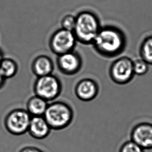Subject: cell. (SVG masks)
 <instances>
[{
  "mask_svg": "<svg viewBox=\"0 0 152 152\" xmlns=\"http://www.w3.org/2000/svg\"><path fill=\"white\" fill-rule=\"evenodd\" d=\"M54 67V64L51 58L47 55H41L33 60L31 69L33 74L39 77L52 74Z\"/></svg>",
  "mask_w": 152,
  "mask_h": 152,
  "instance_id": "obj_12",
  "label": "cell"
},
{
  "mask_svg": "<svg viewBox=\"0 0 152 152\" xmlns=\"http://www.w3.org/2000/svg\"><path fill=\"white\" fill-rule=\"evenodd\" d=\"M130 137L132 141L145 149L152 148V124L142 122L132 129Z\"/></svg>",
  "mask_w": 152,
  "mask_h": 152,
  "instance_id": "obj_10",
  "label": "cell"
},
{
  "mask_svg": "<svg viewBox=\"0 0 152 152\" xmlns=\"http://www.w3.org/2000/svg\"><path fill=\"white\" fill-rule=\"evenodd\" d=\"M99 93V86L96 80L93 78H84L76 83L74 93L79 100L89 102L94 100Z\"/></svg>",
  "mask_w": 152,
  "mask_h": 152,
  "instance_id": "obj_9",
  "label": "cell"
},
{
  "mask_svg": "<svg viewBox=\"0 0 152 152\" xmlns=\"http://www.w3.org/2000/svg\"><path fill=\"white\" fill-rule=\"evenodd\" d=\"M125 33L118 27L112 25L101 27L92 45L95 51L102 57H117L127 46Z\"/></svg>",
  "mask_w": 152,
  "mask_h": 152,
  "instance_id": "obj_1",
  "label": "cell"
},
{
  "mask_svg": "<svg viewBox=\"0 0 152 152\" xmlns=\"http://www.w3.org/2000/svg\"><path fill=\"white\" fill-rule=\"evenodd\" d=\"M31 115L27 110L16 109L11 111L5 119V126L10 134L20 136L28 131Z\"/></svg>",
  "mask_w": 152,
  "mask_h": 152,
  "instance_id": "obj_7",
  "label": "cell"
},
{
  "mask_svg": "<svg viewBox=\"0 0 152 152\" xmlns=\"http://www.w3.org/2000/svg\"><path fill=\"white\" fill-rule=\"evenodd\" d=\"M140 58L149 65H152V35H148L143 39L139 48Z\"/></svg>",
  "mask_w": 152,
  "mask_h": 152,
  "instance_id": "obj_14",
  "label": "cell"
},
{
  "mask_svg": "<svg viewBox=\"0 0 152 152\" xmlns=\"http://www.w3.org/2000/svg\"><path fill=\"white\" fill-rule=\"evenodd\" d=\"M51 130L44 116H32L28 132L32 138L43 140L50 135Z\"/></svg>",
  "mask_w": 152,
  "mask_h": 152,
  "instance_id": "obj_11",
  "label": "cell"
},
{
  "mask_svg": "<svg viewBox=\"0 0 152 152\" xmlns=\"http://www.w3.org/2000/svg\"><path fill=\"white\" fill-rule=\"evenodd\" d=\"M144 150L132 140L124 143L119 152H144Z\"/></svg>",
  "mask_w": 152,
  "mask_h": 152,
  "instance_id": "obj_18",
  "label": "cell"
},
{
  "mask_svg": "<svg viewBox=\"0 0 152 152\" xmlns=\"http://www.w3.org/2000/svg\"><path fill=\"white\" fill-rule=\"evenodd\" d=\"M77 42L73 31L60 28L51 35L49 40V48L50 51L58 56L74 50Z\"/></svg>",
  "mask_w": 152,
  "mask_h": 152,
  "instance_id": "obj_6",
  "label": "cell"
},
{
  "mask_svg": "<svg viewBox=\"0 0 152 152\" xmlns=\"http://www.w3.org/2000/svg\"><path fill=\"white\" fill-rule=\"evenodd\" d=\"M48 104L45 100L34 95L28 101L27 111L31 116H43Z\"/></svg>",
  "mask_w": 152,
  "mask_h": 152,
  "instance_id": "obj_13",
  "label": "cell"
},
{
  "mask_svg": "<svg viewBox=\"0 0 152 152\" xmlns=\"http://www.w3.org/2000/svg\"><path fill=\"white\" fill-rule=\"evenodd\" d=\"M134 75L133 60L127 56L118 58L109 68V76L116 84H127L133 80Z\"/></svg>",
  "mask_w": 152,
  "mask_h": 152,
  "instance_id": "obj_5",
  "label": "cell"
},
{
  "mask_svg": "<svg viewBox=\"0 0 152 152\" xmlns=\"http://www.w3.org/2000/svg\"><path fill=\"white\" fill-rule=\"evenodd\" d=\"M19 152H45L39 148L35 146H26L21 149Z\"/></svg>",
  "mask_w": 152,
  "mask_h": 152,
  "instance_id": "obj_19",
  "label": "cell"
},
{
  "mask_svg": "<svg viewBox=\"0 0 152 152\" xmlns=\"http://www.w3.org/2000/svg\"><path fill=\"white\" fill-rule=\"evenodd\" d=\"M5 80V78H4V76H3L1 72L0 71V88H2V87L3 86Z\"/></svg>",
  "mask_w": 152,
  "mask_h": 152,
  "instance_id": "obj_20",
  "label": "cell"
},
{
  "mask_svg": "<svg viewBox=\"0 0 152 152\" xmlns=\"http://www.w3.org/2000/svg\"><path fill=\"white\" fill-rule=\"evenodd\" d=\"M74 115L70 105L64 101H57L48 104L43 116L51 130H60L71 124Z\"/></svg>",
  "mask_w": 152,
  "mask_h": 152,
  "instance_id": "obj_3",
  "label": "cell"
},
{
  "mask_svg": "<svg viewBox=\"0 0 152 152\" xmlns=\"http://www.w3.org/2000/svg\"><path fill=\"white\" fill-rule=\"evenodd\" d=\"M18 65L14 60L3 58L0 62V71L4 78H12L18 71Z\"/></svg>",
  "mask_w": 152,
  "mask_h": 152,
  "instance_id": "obj_15",
  "label": "cell"
},
{
  "mask_svg": "<svg viewBox=\"0 0 152 152\" xmlns=\"http://www.w3.org/2000/svg\"><path fill=\"white\" fill-rule=\"evenodd\" d=\"M3 53L2 52L1 50H0V62L2 61V60L3 59Z\"/></svg>",
  "mask_w": 152,
  "mask_h": 152,
  "instance_id": "obj_21",
  "label": "cell"
},
{
  "mask_svg": "<svg viewBox=\"0 0 152 152\" xmlns=\"http://www.w3.org/2000/svg\"><path fill=\"white\" fill-rule=\"evenodd\" d=\"M149 64L141 58L133 60V68L135 75L142 76L146 74L149 70Z\"/></svg>",
  "mask_w": 152,
  "mask_h": 152,
  "instance_id": "obj_16",
  "label": "cell"
},
{
  "mask_svg": "<svg viewBox=\"0 0 152 152\" xmlns=\"http://www.w3.org/2000/svg\"><path fill=\"white\" fill-rule=\"evenodd\" d=\"M76 23V17L71 14L64 16L61 21V28L70 31H73Z\"/></svg>",
  "mask_w": 152,
  "mask_h": 152,
  "instance_id": "obj_17",
  "label": "cell"
},
{
  "mask_svg": "<svg viewBox=\"0 0 152 152\" xmlns=\"http://www.w3.org/2000/svg\"><path fill=\"white\" fill-rule=\"evenodd\" d=\"M35 95L48 102L53 101L59 96L62 90L61 80L53 74L39 77L34 84Z\"/></svg>",
  "mask_w": 152,
  "mask_h": 152,
  "instance_id": "obj_4",
  "label": "cell"
},
{
  "mask_svg": "<svg viewBox=\"0 0 152 152\" xmlns=\"http://www.w3.org/2000/svg\"><path fill=\"white\" fill-rule=\"evenodd\" d=\"M73 33L77 42L83 45H91L101 29L99 17L89 10H83L76 16Z\"/></svg>",
  "mask_w": 152,
  "mask_h": 152,
  "instance_id": "obj_2",
  "label": "cell"
},
{
  "mask_svg": "<svg viewBox=\"0 0 152 152\" xmlns=\"http://www.w3.org/2000/svg\"><path fill=\"white\" fill-rule=\"evenodd\" d=\"M58 69L62 74L72 76L77 74L83 66L82 58L78 52H68L58 56L56 59Z\"/></svg>",
  "mask_w": 152,
  "mask_h": 152,
  "instance_id": "obj_8",
  "label": "cell"
}]
</instances>
